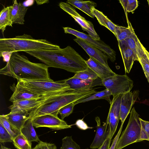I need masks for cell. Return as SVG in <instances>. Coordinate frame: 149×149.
Returning <instances> with one entry per match:
<instances>
[{"label": "cell", "mask_w": 149, "mask_h": 149, "mask_svg": "<svg viewBox=\"0 0 149 149\" xmlns=\"http://www.w3.org/2000/svg\"><path fill=\"white\" fill-rule=\"evenodd\" d=\"M148 82L149 83V78L147 79Z\"/></svg>", "instance_id": "47"}, {"label": "cell", "mask_w": 149, "mask_h": 149, "mask_svg": "<svg viewBox=\"0 0 149 149\" xmlns=\"http://www.w3.org/2000/svg\"><path fill=\"white\" fill-rule=\"evenodd\" d=\"M87 149H88V148H87Z\"/></svg>", "instance_id": "49"}, {"label": "cell", "mask_w": 149, "mask_h": 149, "mask_svg": "<svg viewBox=\"0 0 149 149\" xmlns=\"http://www.w3.org/2000/svg\"><path fill=\"white\" fill-rule=\"evenodd\" d=\"M32 149H41L39 143L36 145L35 147L33 148Z\"/></svg>", "instance_id": "45"}, {"label": "cell", "mask_w": 149, "mask_h": 149, "mask_svg": "<svg viewBox=\"0 0 149 149\" xmlns=\"http://www.w3.org/2000/svg\"><path fill=\"white\" fill-rule=\"evenodd\" d=\"M37 4L38 5H41L45 3H49V0H35Z\"/></svg>", "instance_id": "44"}, {"label": "cell", "mask_w": 149, "mask_h": 149, "mask_svg": "<svg viewBox=\"0 0 149 149\" xmlns=\"http://www.w3.org/2000/svg\"><path fill=\"white\" fill-rule=\"evenodd\" d=\"M147 1L148 2V4L149 5V0H148Z\"/></svg>", "instance_id": "48"}, {"label": "cell", "mask_w": 149, "mask_h": 149, "mask_svg": "<svg viewBox=\"0 0 149 149\" xmlns=\"http://www.w3.org/2000/svg\"><path fill=\"white\" fill-rule=\"evenodd\" d=\"M17 85L22 87L40 96L73 90L66 79L57 81L20 80Z\"/></svg>", "instance_id": "5"}, {"label": "cell", "mask_w": 149, "mask_h": 149, "mask_svg": "<svg viewBox=\"0 0 149 149\" xmlns=\"http://www.w3.org/2000/svg\"><path fill=\"white\" fill-rule=\"evenodd\" d=\"M20 132L31 143L33 141H35L39 143L41 141L38 138L33 127L32 119L30 118H29L26 121L21 128Z\"/></svg>", "instance_id": "24"}, {"label": "cell", "mask_w": 149, "mask_h": 149, "mask_svg": "<svg viewBox=\"0 0 149 149\" xmlns=\"http://www.w3.org/2000/svg\"><path fill=\"white\" fill-rule=\"evenodd\" d=\"M119 1L124 9L126 17H127V12L133 11L138 6V1L136 0H120Z\"/></svg>", "instance_id": "32"}, {"label": "cell", "mask_w": 149, "mask_h": 149, "mask_svg": "<svg viewBox=\"0 0 149 149\" xmlns=\"http://www.w3.org/2000/svg\"><path fill=\"white\" fill-rule=\"evenodd\" d=\"M32 119L33 126L36 128L46 127L51 129L58 130L71 127L63 120L59 118L58 115L47 114L35 117Z\"/></svg>", "instance_id": "9"}, {"label": "cell", "mask_w": 149, "mask_h": 149, "mask_svg": "<svg viewBox=\"0 0 149 149\" xmlns=\"http://www.w3.org/2000/svg\"><path fill=\"white\" fill-rule=\"evenodd\" d=\"M49 67L43 63H33L24 55L17 52L12 53L9 61L0 70L1 74L16 79L28 80L52 81Z\"/></svg>", "instance_id": "2"}, {"label": "cell", "mask_w": 149, "mask_h": 149, "mask_svg": "<svg viewBox=\"0 0 149 149\" xmlns=\"http://www.w3.org/2000/svg\"><path fill=\"white\" fill-rule=\"evenodd\" d=\"M60 7L70 15L81 26L82 29L87 32L88 35L93 39L100 40V38L95 31L93 23L86 20L80 15L71 5L67 2H60L59 4Z\"/></svg>", "instance_id": "10"}, {"label": "cell", "mask_w": 149, "mask_h": 149, "mask_svg": "<svg viewBox=\"0 0 149 149\" xmlns=\"http://www.w3.org/2000/svg\"><path fill=\"white\" fill-rule=\"evenodd\" d=\"M126 18L128 25V27L117 25L116 26L114 35L116 37L118 41H124L128 38L131 34V26L132 25L129 21L127 17Z\"/></svg>", "instance_id": "27"}, {"label": "cell", "mask_w": 149, "mask_h": 149, "mask_svg": "<svg viewBox=\"0 0 149 149\" xmlns=\"http://www.w3.org/2000/svg\"><path fill=\"white\" fill-rule=\"evenodd\" d=\"M13 24L10 15L9 6L4 7L0 13V29L3 33L7 26L12 27Z\"/></svg>", "instance_id": "28"}, {"label": "cell", "mask_w": 149, "mask_h": 149, "mask_svg": "<svg viewBox=\"0 0 149 149\" xmlns=\"http://www.w3.org/2000/svg\"><path fill=\"white\" fill-rule=\"evenodd\" d=\"M63 29L65 33L73 35L77 38L91 44L105 53L112 62H113L116 60V54L115 51L101 40H95L89 35L69 27H63Z\"/></svg>", "instance_id": "8"}, {"label": "cell", "mask_w": 149, "mask_h": 149, "mask_svg": "<svg viewBox=\"0 0 149 149\" xmlns=\"http://www.w3.org/2000/svg\"><path fill=\"white\" fill-rule=\"evenodd\" d=\"M111 139L109 135L103 144L98 149H109Z\"/></svg>", "instance_id": "41"}, {"label": "cell", "mask_w": 149, "mask_h": 149, "mask_svg": "<svg viewBox=\"0 0 149 149\" xmlns=\"http://www.w3.org/2000/svg\"><path fill=\"white\" fill-rule=\"evenodd\" d=\"M67 3L81 10L91 18L94 16L92 13L93 9L97 6V4L90 1L68 0Z\"/></svg>", "instance_id": "23"}, {"label": "cell", "mask_w": 149, "mask_h": 149, "mask_svg": "<svg viewBox=\"0 0 149 149\" xmlns=\"http://www.w3.org/2000/svg\"><path fill=\"white\" fill-rule=\"evenodd\" d=\"M1 148L0 149H11L10 148H9L7 147H6L5 146H3L2 145H1Z\"/></svg>", "instance_id": "46"}, {"label": "cell", "mask_w": 149, "mask_h": 149, "mask_svg": "<svg viewBox=\"0 0 149 149\" xmlns=\"http://www.w3.org/2000/svg\"><path fill=\"white\" fill-rule=\"evenodd\" d=\"M39 96H40L26 89L16 85L9 101L13 102L17 101L34 98Z\"/></svg>", "instance_id": "22"}, {"label": "cell", "mask_w": 149, "mask_h": 149, "mask_svg": "<svg viewBox=\"0 0 149 149\" xmlns=\"http://www.w3.org/2000/svg\"><path fill=\"white\" fill-rule=\"evenodd\" d=\"M66 82L73 90L82 89H90L98 86H103L102 79L98 77L96 79L84 80L73 78L66 79Z\"/></svg>", "instance_id": "17"}, {"label": "cell", "mask_w": 149, "mask_h": 149, "mask_svg": "<svg viewBox=\"0 0 149 149\" xmlns=\"http://www.w3.org/2000/svg\"><path fill=\"white\" fill-rule=\"evenodd\" d=\"M74 102L65 106L59 110L58 113L62 120H63L65 117H68L72 113L74 107L75 105Z\"/></svg>", "instance_id": "36"}, {"label": "cell", "mask_w": 149, "mask_h": 149, "mask_svg": "<svg viewBox=\"0 0 149 149\" xmlns=\"http://www.w3.org/2000/svg\"><path fill=\"white\" fill-rule=\"evenodd\" d=\"M41 149H57L56 146L53 143L43 142L40 141L39 143Z\"/></svg>", "instance_id": "39"}, {"label": "cell", "mask_w": 149, "mask_h": 149, "mask_svg": "<svg viewBox=\"0 0 149 149\" xmlns=\"http://www.w3.org/2000/svg\"><path fill=\"white\" fill-rule=\"evenodd\" d=\"M29 112L24 111L10 112L5 115L8 120L20 131L26 121L29 119Z\"/></svg>", "instance_id": "21"}, {"label": "cell", "mask_w": 149, "mask_h": 149, "mask_svg": "<svg viewBox=\"0 0 149 149\" xmlns=\"http://www.w3.org/2000/svg\"><path fill=\"white\" fill-rule=\"evenodd\" d=\"M142 68L147 79L149 78V65L143 56L139 59L138 61Z\"/></svg>", "instance_id": "37"}, {"label": "cell", "mask_w": 149, "mask_h": 149, "mask_svg": "<svg viewBox=\"0 0 149 149\" xmlns=\"http://www.w3.org/2000/svg\"><path fill=\"white\" fill-rule=\"evenodd\" d=\"M138 90L130 91L122 95L120 109V118L121 124L124 123L130 110L135 102L139 96Z\"/></svg>", "instance_id": "13"}, {"label": "cell", "mask_w": 149, "mask_h": 149, "mask_svg": "<svg viewBox=\"0 0 149 149\" xmlns=\"http://www.w3.org/2000/svg\"><path fill=\"white\" fill-rule=\"evenodd\" d=\"M140 118L133 107L128 124L119 137L115 149H122L132 143L140 141L141 127Z\"/></svg>", "instance_id": "6"}, {"label": "cell", "mask_w": 149, "mask_h": 149, "mask_svg": "<svg viewBox=\"0 0 149 149\" xmlns=\"http://www.w3.org/2000/svg\"><path fill=\"white\" fill-rule=\"evenodd\" d=\"M102 81L103 86L111 92L113 98L130 91L133 86V80L126 74H116Z\"/></svg>", "instance_id": "7"}, {"label": "cell", "mask_w": 149, "mask_h": 149, "mask_svg": "<svg viewBox=\"0 0 149 149\" xmlns=\"http://www.w3.org/2000/svg\"><path fill=\"white\" fill-rule=\"evenodd\" d=\"M75 124L80 129L85 130L88 129L92 128V127H89L84 121L83 119L77 120Z\"/></svg>", "instance_id": "38"}, {"label": "cell", "mask_w": 149, "mask_h": 149, "mask_svg": "<svg viewBox=\"0 0 149 149\" xmlns=\"http://www.w3.org/2000/svg\"><path fill=\"white\" fill-rule=\"evenodd\" d=\"M13 139L4 127L2 123L0 122V142L1 143L6 142H11L13 141Z\"/></svg>", "instance_id": "34"}, {"label": "cell", "mask_w": 149, "mask_h": 149, "mask_svg": "<svg viewBox=\"0 0 149 149\" xmlns=\"http://www.w3.org/2000/svg\"><path fill=\"white\" fill-rule=\"evenodd\" d=\"M131 28V34L128 38L123 41L135 54L139 60V59L144 56L145 48L136 35L132 25Z\"/></svg>", "instance_id": "20"}, {"label": "cell", "mask_w": 149, "mask_h": 149, "mask_svg": "<svg viewBox=\"0 0 149 149\" xmlns=\"http://www.w3.org/2000/svg\"><path fill=\"white\" fill-rule=\"evenodd\" d=\"M0 122L9 132L13 139L21 134L20 131L8 120L5 115L0 116Z\"/></svg>", "instance_id": "29"}, {"label": "cell", "mask_w": 149, "mask_h": 149, "mask_svg": "<svg viewBox=\"0 0 149 149\" xmlns=\"http://www.w3.org/2000/svg\"><path fill=\"white\" fill-rule=\"evenodd\" d=\"M92 13L100 24L107 28L115 35L116 25L112 22L102 12L95 8L93 9Z\"/></svg>", "instance_id": "25"}, {"label": "cell", "mask_w": 149, "mask_h": 149, "mask_svg": "<svg viewBox=\"0 0 149 149\" xmlns=\"http://www.w3.org/2000/svg\"><path fill=\"white\" fill-rule=\"evenodd\" d=\"M98 77L97 74L89 67L86 69L77 72L72 77L73 78L84 80L94 79Z\"/></svg>", "instance_id": "31"}, {"label": "cell", "mask_w": 149, "mask_h": 149, "mask_svg": "<svg viewBox=\"0 0 149 149\" xmlns=\"http://www.w3.org/2000/svg\"><path fill=\"white\" fill-rule=\"evenodd\" d=\"M97 92L94 88L82 89L52 94L44 102L29 112V118L47 114L58 115L63 107L84 99Z\"/></svg>", "instance_id": "3"}, {"label": "cell", "mask_w": 149, "mask_h": 149, "mask_svg": "<svg viewBox=\"0 0 149 149\" xmlns=\"http://www.w3.org/2000/svg\"><path fill=\"white\" fill-rule=\"evenodd\" d=\"M11 19L13 24H24V17L28 8L17 1H13V4L9 6Z\"/></svg>", "instance_id": "18"}, {"label": "cell", "mask_w": 149, "mask_h": 149, "mask_svg": "<svg viewBox=\"0 0 149 149\" xmlns=\"http://www.w3.org/2000/svg\"><path fill=\"white\" fill-rule=\"evenodd\" d=\"M144 53V54L143 57L149 65V52L147 50L146 48L145 49Z\"/></svg>", "instance_id": "43"}, {"label": "cell", "mask_w": 149, "mask_h": 149, "mask_svg": "<svg viewBox=\"0 0 149 149\" xmlns=\"http://www.w3.org/2000/svg\"><path fill=\"white\" fill-rule=\"evenodd\" d=\"M118 45L123 58L125 72L129 73L134 62L139 61L135 54L124 41H118Z\"/></svg>", "instance_id": "16"}, {"label": "cell", "mask_w": 149, "mask_h": 149, "mask_svg": "<svg viewBox=\"0 0 149 149\" xmlns=\"http://www.w3.org/2000/svg\"><path fill=\"white\" fill-rule=\"evenodd\" d=\"M52 94L37 98L17 101L12 102L9 107L10 113L26 111L29 112L44 102Z\"/></svg>", "instance_id": "12"}, {"label": "cell", "mask_w": 149, "mask_h": 149, "mask_svg": "<svg viewBox=\"0 0 149 149\" xmlns=\"http://www.w3.org/2000/svg\"><path fill=\"white\" fill-rule=\"evenodd\" d=\"M12 53L8 52H2L0 54V56L2 57L3 61L7 63L9 61Z\"/></svg>", "instance_id": "42"}, {"label": "cell", "mask_w": 149, "mask_h": 149, "mask_svg": "<svg viewBox=\"0 0 149 149\" xmlns=\"http://www.w3.org/2000/svg\"><path fill=\"white\" fill-rule=\"evenodd\" d=\"M13 143L17 149H32V143H30L21 134L13 139Z\"/></svg>", "instance_id": "30"}, {"label": "cell", "mask_w": 149, "mask_h": 149, "mask_svg": "<svg viewBox=\"0 0 149 149\" xmlns=\"http://www.w3.org/2000/svg\"><path fill=\"white\" fill-rule=\"evenodd\" d=\"M25 52L48 67L62 69L75 74L88 67L86 61L69 46L63 49L34 50Z\"/></svg>", "instance_id": "1"}, {"label": "cell", "mask_w": 149, "mask_h": 149, "mask_svg": "<svg viewBox=\"0 0 149 149\" xmlns=\"http://www.w3.org/2000/svg\"><path fill=\"white\" fill-rule=\"evenodd\" d=\"M140 120L141 127L140 141L144 140L149 141V122L141 118Z\"/></svg>", "instance_id": "35"}, {"label": "cell", "mask_w": 149, "mask_h": 149, "mask_svg": "<svg viewBox=\"0 0 149 149\" xmlns=\"http://www.w3.org/2000/svg\"><path fill=\"white\" fill-rule=\"evenodd\" d=\"M95 120L97 123V131L94 139L90 147L92 149L99 148L110 135L109 129H107L108 125L107 120L101 125L99 117H96Z\"/></svg>", "instance_id": "15"}, {"label": "cell", "mask_w": 149, "mask_h": 149, "mask_svg": "<svg viewBox=\"0 0 149 149\" xmlns=\"http://www.w3.org/2000/svg\"><path fill=\"white\" fill-rule=\"evenodd\" d=\"M60 149H80V148L73 140L72 136H66L62 139V145Z\"/></svg>", "instance_id": "33"}, {"label": "cell", "mask_w": 149, "mask_h": 149, "mask_svg": "<svg viewBox=\"0 0 149 149\" xmlns=\"http://www.w3.org/2000/svg\"><path fill=\"white\" fill-rule=\"evenodd\" d=\"M60 48L59 46L45 39H34L31 35L24 34L10 38H0V54L40 49Z\"/></svg>", "instance_id": "4"}, {"label": "cell", "mask_w": 149, "mask_h": 149, "mask_svg": "<svg viewBox=\"0 0 149 149\" xmlns=\"http://www.w3.org/2000/svg\"><path fill=\"white\" fill-rule=\"evenodd\" d=\"M86 62L88 67L102 80L116 74L109 67L106 66L91 57L87 60L86 61Z\"/></svg>", "instance_id": "19"}, {"label": "cell", "mask_w": 149, "mask_h": 149, "mask_svg": "<svg viewBox=\"0 0 149 149\" xmlns=\"http://www.w3.org/2000/svg\"><path fill=\"white\" fill-rule=\"evenodd\" d=\"M74 41L81 47L89 56L106 66L109 67L107 61L109 58L107 55L91 44L78 38Z\"/></svg>", "instance_id": "14"}, {"label": "cell", "mask_w": 149, "mask_h": 149, "mask_svg": "<svg viewBox=\"0 0 149 149\" xmlns=\"http://www.w3.org/2000/svg\"><path fill=\"white\" fill-rule=\"evenodd\" d=\"M122 95H119L113 98L110 104V107L107 120L111 139L116 132L120 118V105Z\"/></svg>", "instance_id": "11"}, {"label": "cell", "mask_w": 149, "mask_h": 149, "mask_svg": "<svg viewBox=\"0 0 149 149\" xmlns=\"http://www.w3.org/2000/svg\"><path fill=\"white\" fill-rule=\"evenodd\" d=\"M123 124H121L120 127L116 135L113 139L109 149H115L119 137L123 127Z\"/></svg>", "instance_id": "40"}, {"label": "cell", "mask_w": 149, "mask_h": 149, "mask_svg": "<svg viewBox=\"0 0 149 149\" xmlns=\"http://www.w3.org/2000/svg\"><path fill=\"white\" fill-rule=\"evenodd\" d=\"M111 95V92L106 89L97 92L87 97L75 101L74 103L76 105L80 103L85 102L93 100L105 99L110 104L111 102L110 97Z\"/></svg>", "instance_id": "26"}]
</instances>
